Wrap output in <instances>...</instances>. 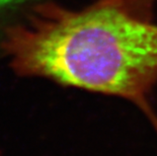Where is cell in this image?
Instances as JSON below:
<instances>
[{
  "instance_id": "2",
  "label": "cell",
  "mask_w": 157,
  "mask_h": 156,
  "mask_svg": "<svg viewBox=\"0 0 157 156\" xmlns=\"http://www.w3.org/2000/svg\"><path fill=\"white\" fill-rule=\"evenodd\" d=\"M126 10L136 17L152 21L156 0H102Z\"/></svg>"
},
{
  "instance_id": "1",
  "label": "cell",
  "mask_w": 157,
  "mask_h": 156,
  "mask_svg": "<svg viewBox=\"0 0 157 156\" xmlns=\"http://www.w3.org/2000/svg\"><path fill=\"white\" fill-rule=\"evenodd\" d=\"M1 48L16 74L128 99L157 132L149 99L157 83L152 21L102 0L81 10L47 2L6 29Z\"/></svg>"
},
{
  "instance_id": "3",
  "label": "cell",
  "mask_w": 157,
  "mask_h": 156,
  "mask_svg": "<svg viewBox=\"0 0 157 156\" xmlns=\"http://www.w3.org/2000/svg\"><path fill=\"white\" fill-rule=\"evenodd\" d=\"M23 1V0H0V12L4 10L5 8L10 7V6Z\"/></svg>"
}]
</instances>
